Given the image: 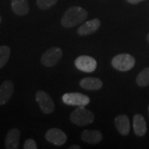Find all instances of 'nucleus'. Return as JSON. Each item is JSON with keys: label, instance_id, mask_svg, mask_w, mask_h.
I'll use <instances>...</instances> for the list:
<instances>
[{"label": "nucleus", "instance_id": "a211bd4d", "mask_svg": "<svg viewBox=\"0 0 149 149\" xmlns=\"http://www.w3.org/2000/svg\"><path fill=\"white\" fill-rule=\"evenodd\" d=\"M11 49L8 46H1L0 47V69L3 68L10 57Z\"/></svg>", "mask_w": 149, "mask_h": 149}, {"label": "nucleus", "instance_id": "20e7f679", "mask_svg": "<svg viewBox=\"0 0 149 149\" xmlns=\"http://www.w3.org/2000/svg\"><path fill=\"white\" fill-rule=\"evenodd\" d=\"M62 50L61 48L53 47L47 50L41 58V62L43 65L47 67H52L58 63L62 58Z\"/></svg>", "mask_w": 149, "mask_h": 149}, {"label": "nucleus", "instance_id": "f257e3e1", "mask_svg": "<svg viewBox=\"0 0 149 149\" xmlns=\"http://www.w3.org/2000/svg\"><path fill=\"white\" fill-rule=\"evenodd\" d=\"M88 17L87 11L81 7L74 6L65 11L61 17V25L65 28H70L79 25L86 20Z\"/></svg>", "mask_w": 149, "mask_h": 149}, {"label": "nucleus", "instance_id": "f8f14e48", "mask_svg": "<svg viewBox=\"0 0 149 149\" xmlns=\"http://www.w3.org/2000/svg\"><path fill=\"white\" fill-rule=\"evenodd\" d=\"M81 139L89 144H98L100 143L103 139V135L101 132L99 130H91V129H85L84 130L81 135Z\"/></svg>", "mask_w": 149, "mask_h": 149}, {"label": "nucleus", "instance_id": "4be33fe9", "mask_svg": "<svg viewBox=\"0 0 149 149\" xmlns=\"http://www.w3.org/2000/svg\"><path fill=\"white\" fill-rule=\"evenodd\" d=\"M70 149H80V146L78 145H73V146H70L69 148Z\"/></svg>", "mask_w": 149, "mask_h": 149}, {"label": "nucleus", "instance_id": "6ab92c4d", "mask_svg": "<svg viewBox=\"0 0 149 149\" xmlns=\"http://www.w3.org/2000/svg\"><path fill=\"white\" fill-rule=\"evenodd\" d=\"M58 0H37V7L42 10H47L56 4Z\"/></svg>", "mask_w": 149, "mask_h": 149}, {"label": "nucleus", "instance_id": "423d86ee", "mask_svg": "<svg viewBox=\"0 0 149 149\" xmlns=\"http://www.w3.org/2000/svg\"><path fill=\"white\" fill-rule=\"evenodd\" d=\"M36 100L38 103L41 110L44 113H51L55 110V104L52 97L46 91H38L36 93Z\"/></svg>", "mask_w": 149, "mask_h": 149}, {"label": "nucleus", "instance_id": "1a4fd4ad", "mask_svg": "<svg viewBox=\"0 0 149 149\" xmlns=\"http://www.w3.org/2000/svg\"><path fill=\"white\" fill-rule=\"evenodd\" d=\"M14 91L13 81L8 80L3 81L0 85V105H4L9 101Z\"/></svg>", "mask_w": 149, "mask_h": 149}, {"label": "nucleus", "instance_id": "6e6552de", "mask_svg": "<svg viewBox=\"0 0 149 149\" xmlns=\"http://www.w3.org/2000/svg\"><path fill=\"white\" fill-rule=\"evenodd\" d=\"M46 139L49 143L56 146H61L65 143L67 140V136L65 133L59 128H51L46 133Z\"/></svg>", "mask_w": 149, "mask_h": 149}, {"label": "nucleus", "instance_id": "f3484780", "mask_svg": "<svg viewBox=\"0 0 149 149\" xmlns=\"http://www.w3.org/2000/svg\"><path fill=\"white\" fill-rule=\"evenodd\" d=\"M136 82L139 86L145 87L149 85V67L143 69L137 76Z\"/></svg>", "mask_w": 149, "mask_h": 149}, {"label": "nucleus", "instance_id": "0eeeda50", "mask_svg": "<svg viewBox=\"0 0 149 149\" xmlns=\"http://www.w3.org/2000/svg\"><path fill=\"white\" fill-rule=\"evenodd\" d=\"M74 65L78 70L86 73H91L95 70L97 67V61L95 59L90 56H80L75 59Z\"/></svg>", "mask_w": 149, "mask_h": 149}, {"label": "nucleus", "instance_id": "9d476101", "mask_svg": "<svg viewBox=\"0 0 149 149\" xmlns=\"http://www.w3.org/2000/svg\"><path fill=\"white\" fill-rule=\"evenodd\" d=\"M100 21L98 18H95L90 21L85 22L84 24H82L77 30V32L80 36H88L93 34L100 28Z\"/></svg>", "mask_w": 149, "mask_h": 149}, {"label": "nucleus", "instance_id": "393cba45", "mask_svg": "<svg viewBox=\"0 0 149 149\" xmlns=\"http://www.w3.org/2000/svg\"><path fill=\"white\" fill-rule=\"evenodd\" d=\"M148 113H149V106H148Z\"/></svg>", "mask_w": 149, "mask_h": 149}, {"label": "nucleus", "instance_id": "39448f33", "mask_svg": "<svg viewBox=\"0 0 149 149\" xmlns=\"http://www.w3.org/2000/svg\"><path fill=\"white\" fill-rule=\"evenodd\" d=\"M62 101L67 105L71 106H85L90 104L91 99L81 93L73 92L66 93L62 96Z\"/></svg>", "mask_w": 149, "mask_h": 149}, {"label": "nucleus", "instance_id": "7ed1b4c3", "mask_svg": "<svg viewBox=\"0 0 149 149\" xmlns=\"http://www.w3.org/2000/svg\"><path fill=\"white\" fill-rule=\"evenodd\" d=\"M112 66L119 71H128L135 65V59L133 56L127 53L119 54L112 59Z\"/></svg>", "mask_w": 149, "mask_h": 149}, {"label": "nucleus", "instance_id": "dca6fc26", "mask_svg": "<svg viewBox=\"0 0 149 149\" xmlns=\"http://www.w3.org/2000/svg\"><path fill=\"white\" fill-rule=\"evenodd\" d=\"M133 130L136 135L143 136L147 132V124L142 114H135L133 117Z\"/></svg>", "mask_w": 149, "mask_h": 149}, {"label": "nucleus", "instance_id": "ddd939ff", "mask_svg": "<svg viewBox=\"0 0 149 149\" xmlns=\"http://www.w3.org/2000/svg\"><path fill=\"white\" fill-rule=\"evenodd\" d=\"M115 127L118 132L123 136H127L130 132V122L129 118L126 115H118L114 119Z\"/></svg>", "mask_w": 149, "mask_h": 149}, {"label": "nucleus", "instance_id": "9b49d317", "mask_svg": "<svg viewBox=\"0 0 149 149\" xmlns=\"http://www.w3.org/2000/svg\"><path fill=\"white\" fill-rule=\"evenodd\" d=\"M21 132L17 128H12L8 131L5 139V148L7 149H17L19 146Z\"/></svg>", "mask_w": 149, "mask_h": 149}, {"label": "nucleus", "instance_id": "f03ea898", "mask_svg": "<svg viewBox=\"0 0 149 149\" xmlns=\"http://www.w3.org/2000/svg\"><path fill=\"white\" fill-rule=\"evenodd\" d=\"M70 120L75 125L85 126L94 122L95 116L94 113L85 106H78L70 113Z\"/></svg>", "mask_w": 149, "mask_h": 149}, {"label": "nucleus", "instance_id": "2eb2a0df", "mask_svg": "<svg viewBox=\"0 0 149 149\" xmlns=\"http://www.w3.org/2000/svg\"><path fill=\"white\" fill-rule=\"evenodd\" d=\"M80 85L86 91H98L102 88L103 82L95 77H86L80 80Z\"/></svg>", "mask_w": 149, "mask_h": 149}, {"label": "nucleus", "instance_id": "b1692460", "mask_svg": "<svg viewBox=\"0 0 149 149\" xmlns=\"http://www.w3.org/2000/svg\"><path fill=\"white\" fill-rule=\"evenodd\" d=\"M1 21H2V19H1V17H0V22H1Z\"/></svg>", "mask_w": 149, "mask_h": 149}, {"label": "nucleus", "instance_id": "412c9836", "mask_svg": "<svg viewBox=\"0 0 149 149\" xmlns=\"http://www.w3.org/2000/svg\"><path fill=\"white\" fill-rule=\"evenodd\" d=\"M129 3H131V4H137V3H141V2H143L144 0H127Z\"/></svg>", "mask_w": 149, "mask_h": 149}, {"label": "nucleus", "instance_id": "5701e85b", "mask_svg": "<svg viewBox=\"0 0 149 149\" xmlns=\"http://www.w3.org/2000/svg\"><path fill=\"white\" fill-rule=\"evenodd\" d=\"M147 40H148V42H149V33L148 34V36H147Z\"/></svg>", "mask_w": 149, "mask_h": 149}, {"label": "nucleus", "instance_id": "aec40b11", "mask_svg": "<svg viewBox=\"0 0 149 149\" xmlns=\"http://www.w3.org/2000/svg\"><path fill=\"white\" fill-rule=\"evenodd\" d=\"M24 149H37V145L36 142L32 139H28L26 140V142L24 143V146H23Z\"/></svg>", "mask_w": 149, "mask_h": 149}, {"label": "nucleus", "instance_id": "4468645a", "mask_svg": "<svg viewBox=\"0 0 149 149\" xmlns=\"http://www.w3.org/2000/svg\"><path fill=\"white\" fill-rule=\"evenodd\" d=\"M13 12L19 16L27 15L29 13V3L27 0H11Z\"/></svg>", "mask_w": 149, "mask_h": 149}]
</instances>
